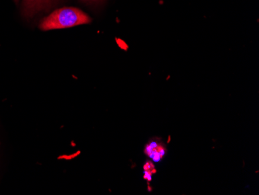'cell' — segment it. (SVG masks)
<instances>
[{"instance_id":"cell-3","label":"cell","mask_w":259,"mask_h":195,"mask_svg":"<svg viewBox=\"0 0 259 195\" xmlns=\"http://www.w3.org/2000/svg\"><path fill=\"white\" fill-rule=\"evenodd\" d=\"M145 153L155 163H158L162 160L166 153L165 148L161 144L157 142H151L145 148Z\"/></svg>"},{"instance_id":"cell-5","label":"cell","mask_w":259,"mask_h":195,"mask_svg":"<svg viewBox=\"0 0 259 195\" xmlns=\"http://www.w3.org/2000/svg\"><path fill=\"white\" fill-rule=\"evenodd\" d=\"M14 2L18 3L19 0H14Z\"/></svg>"},{"instance_id":"cell-2","label":"cell","mask_w":259,"mask_h":195,"mask_svg":"<svg viewBox=\"0 0 259 195\" xmlns=\"http://www.w3.org/2000/svg\"><path fill=\"white\" fill-rule=\"evenodd\" d=\"M59 0H23L21 12L24 18L30 19L42 11L52 8Z\"/></svg>"},{"instance_id":"cell-4","label":"cell","mask_w":259,"mask_h":195,"mask_svg":"<svg viewBox=\"0 0 259 195\" xmlns=\"http://www.w3.org/2000/svg\"><path fill=\"white\" fill-rule=\"evenodd\" d=\"M81 1L89 4H100L103 3L104 0H81Z\"/></svg>"},{"instance_id":"cell-1","label":"cell","mask_w":259,"mask_h":195,"mask_svg":"<svg viewBox=\"0 0 259 195\" xmlns=\"http://www.w3.org/2000/svg\"><path fill=\"white\" fill-rule=\"evenodd\" d=\"M91 17L80 9L63 7L58 9L40 21L39 27L43 31L70 28L90 24Z\"/></svg>"}]
</instances>
